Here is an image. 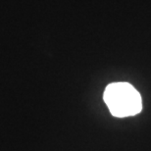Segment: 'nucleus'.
I'll list each match as a JSON object with an SVG mask.
<instances>
[{"label":"nucleus","instance_id":"f257e3e1","mask_svg":"<svg viewBox=\"0 0 151 151\" xmlns=\"http://www.w3.org/2000/svg\"><path fill=\"white\" fill-rule=\"evenodd\" d=\"M103 99L114 117L134 116L142 109L139 92L128 83H110L104 90Z\"/></svg>","mask_w":151,"mask_h":151}]
</instances>
